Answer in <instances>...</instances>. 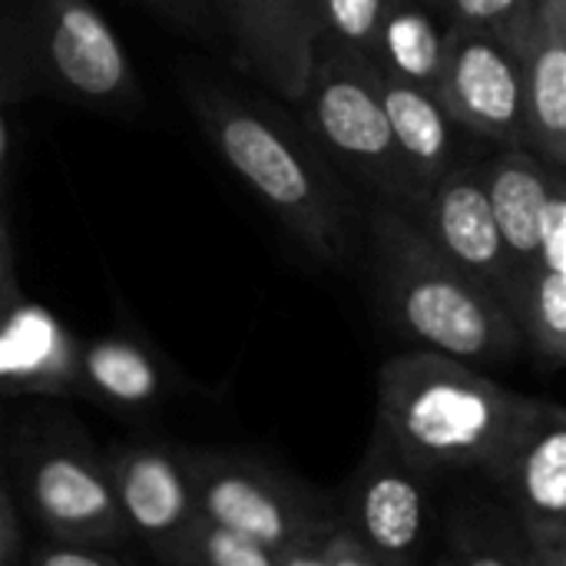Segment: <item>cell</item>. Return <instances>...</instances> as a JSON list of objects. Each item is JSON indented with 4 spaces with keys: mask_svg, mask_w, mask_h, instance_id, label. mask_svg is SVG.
<instances>
[{
    "mask_svg": "<svg viewBox=\"0 0 566 566\" xmlns=\"http://www.w3.org/2000/svg\"><path fill=\"white\" fill-rule=\"evenodd\" d=\"M206 139L255 199L325 265L352 249V202L332 163L272 106L235 96L202 76L182 80Z\"/></svg>",
    "mask_w": 566,
    "mask_h": 566,
    "instance_id": "6da1fadb",
    "label": "cell"
},
{
    "mask_svg": "<svg viewBox=\"0 0 566 566\" xmlns=\"http://www.w3.org/2000/svg\"><path fill=\"white\" fill-rule=\"evenodd\" d=\"M527 395H514L478 368L418 348L378 371V428L395 454L424 474H478L491 468Z\"/></svg>",
    "mask_w": 566,
    "mask_h": 566,
    "instance_id": "7a4b0ae2",
    "label": "cell"
},
{
    "mask_svg": "<svg viewBox=\"0 0 566 566\" xmlns=\"http://www.w3.org/2000/svg\"><path fill=\"white\" fill-rule=\"evenodd\" d=\"M368 235L381 305L405 338L464 365H504L521 355L514 315L448 262L411 216L378 202Z\"/></svg>",
    "mask_w": 566,
    "mask_h": 566,
    "instance_id": "3957f363",
    "label": "cell"
},
{
    "mask_svg": "<svg viewBox=\"0 0 566 566\" xmlns=\"http://www.w3.org/2000/svg\"><path fill=\"white\" fill-rule=\"evenodd\" d=\"M0 90L123 106L136 96V76L119 36L93 3L0 0Z\"/></svg>",
    "mask_w": 566,
    "mask_h": 566,
    "instance_id": "277c9868",
    "label": "cell"
},
{
    "mask_svg": "<svg viewBox=\"0 0 566 566\" xmlns=\"http://www.w3.org/2000/svg\"><path fill=\"white\" fill-rule=\"evenodd\" d=\"M298 103L312 136L338 169L375 189L385 206L405 216L418 209L424 189L395 146L378 93V70L365 53L322 33Z\"/></svg>",
    "mask_w": 566,
    "mask_h": 566,
    "instance_id": "5b68a950",
    "label": "cell"
},
{
    "mask_svg": "<svg viewBox=\"0 0 566 566\" xmlns=\"http://www.w3.org/2000/svg\"><path fill=\"white\" fill-rule=\"evenodd\" d=\"M199 517L269 554L315 547L338 527V507L285 471L232 451H182Z\"/></svg>",
    "mask_w": 566,
    "mask_h": 566,
    "instance_id": "8992f818",
    "label": "cell"
},
{
    "mask_svg": "<svg viewBox=\"0 0 566 566\" xmlns=\"http://www.w3.org/2000/svg\"><path fill=\"white\" fill-rule=\"evenodd\" d=\"M20 484L33 517L56 544L99 551L129 537L103 458L76 434L33 444L20 461Z\"/></svg>",
    "mask_w": 566,
    "mask_h": 566,
    "instance_id": "52a82bcc",
    "label": "cell"
},
{
    "mask_svg": "<svg viewBox=\"0 0 566 566\" xmlns=\"http://www.w3.org/2000/svg\"><path fill=\"white\" fill-rule=\"evenodd\" d=\"M488 488L527 544L566 537V411L527 398L517 424L484 471Z\"/></svg>",
    "mask_w": 566,
    "mask_h": 566,
    "instance_id": "ba28073f",
    "label": "cell"
},
{
    "mask_svg": "<svg viewBox=\"0 0 566 566\" xmlns=\"http://www.w3.org/2000/svg\"><path fill=\"white\" fill-rule=\"evenodd\" d=\"M428 484L375 434L338 507V524L385 566H421L431 527Z\"/></svg>",
    "mask_w": 566,
    "mask_h": 566,
    "instance_id": "9c48e42d",
    "label": "cell"
},
{
    "mask_svg": "<svg viewBox=\"0 0 566 566\" xmlns=\"http://www.w3.org/2000/svg\"><path fill=\"white\" fill-rule=\"evenodd\" d=\"M438 99L454 126L527 149L521 53L504 46L497 36L448 27Z\"/></svg>",
    "mask_w": 566,
    "mask_h": 566,
    "instance_id": "30bf717a",
    "label": "cell"
},
{
    "mask_svg": "<svg viewBox=\"0 0 566 566\" xmlns=\"http://www.w3.org/2000/svg\"><path fill=\"white\" fill-rule=\"evenodd\" d=\"M411 222L468 279L488 289L511 315L521 295V272L511 262L484 192V172L454 163L418 202Z\"/></svg>",
    "mask_w": 566,
    "mask_h": 566,
    "instance_id": "8fae6325",
    "label": "cell"
},
{
    "mask_svg": "<svg viewBox=\"0 0 566 566\" xmlns=\"http://www.w3.org/2000/svg\"><path fill=\"white\" fill-rule=\"evenodd\" d=\"M235 63L285 103H298L322 40L318 0H209Z\"/></svg>",
    "mask_w": 566,
    "mask_h": 566,
    "instance_id": "7c38bea8",
    "label": "cell"
},
{
    "mask_svg": "<svg viewBox=\"0 0 566 566\" xmlns=\"http://www.w3.org/2000/svg\"><path fill=\"white\" fill-rule=\"evenodd\" d=\"M126 531L136 534L159 564L172 557L199 521L182 451L129 444L103 458Z\"/></svg>",
    "mask_w": 566,
    "mask_h": 566,
    "instance_id": "4fadbf2b",
    "label": "cell"
},
{
    "mask_svg": "<svg viewBox=\"0 0 566 566\" xmlns=\"http://www.w3.org/2000/svg\"><path fill=\"white\" fill-rule=\"evenodd\" d=\"M76 355L80 345L70 328L10 279L0 289V395H76Z\"/></svg>",
    "mask_w": 566,
    "mask_h": 566,
    "instance_id": "5bb4252c",
    "label": "cell"
},
{
    "mask_svg": "<svg viewBox=\"0 0 566 566\" xmlns=\"http://www.w3.org/2000/svg\"><path fill=\"white\" fill-rule=\"evenodd\" d=\"M527 149L551 169L566 163V0H541L521 50Z\"/></svg>",
    "mask_w": 566,
    "mask_h": 566,
    "instance_id": "9a60e30c",
    "label": "cell"
},
{
    "mask_svg": "<svg viewBox=\"0 0 566 566\" xmlns=\"http://www.w3.org/2000/svg\"><path fill=\"white\" fill-rule=\"evenodd\" d=\"M484 172V192L491 202L494 226L501 232V242L517 265L521 279L524 269L534 265L537 259V229H541V212L547 202V189L554 172L544 166L534 153L504 146V153L481 169Z\"/></svg>",
    "mask_w": 566,
    "mask_h": 566,
    "instance_id": "2e32d148",
    "label": "cell"
},
{
    "mask_svg": "<svg viewBox=\"0 0 566 566\" xmlns=\"http://www.w3.org/2000/svg\"><path fill=\"white\" fill-rule=\"evenodd\" d=\"M163 391L166 371L143 342L129 335H106L80 345L76 395L93 398L106 411L143 415L159 405Z\"/></svg>",
    "mask_w": 566,
    "mask_h": 566,
    "instance_id": "e0dca14e",
    "label": "cell"
},
{
    "mask_svg": "<svg viewBox=\"0 0 566 566\" xmlns=\"http://www.w3.org/2000/svg\"><path fill=\"white\" fill-rule=\"evenodd\" d=\"M378 93L395 146L408 163L411 176L418 179V186L428 192L454 163H461L454 143V119L444 113L434 93L401 83L381 70H378Z\"/></svg>",
    "mask_w": 566,
    "mask_h": 566,
    "instance_id": "ac0fdd59",
    "label": "cell"
},
{
    "mask_svg": "<svg viewBox=\"0 0 566 566\" xmlns=\"http://www.w3.org/2000/svg\"><path fill=\"white\" fill-rule=\"evenodd\" d=\"M444 43L448 30L438 27L434 13L421 0H391L368 60L375 70L438 96Z\"/></svg>",
    "mask_w": 566,
    "mask_h": 566,
    "instance_id": "d6986e66",
    "label": "cell"
},
{
    "mask_svg": "<svg viewBox=\"0 0 566 566\" xmlns=\"http://www.w3.org/2000/svg\"><path fill=\"white\" fill-rule=\"evenodd\" d=\"M514 322L534 361L544 371H560L566 361V272L537 262L524 269Z\"/></svg>",
    "mask_w": 566,
    "mask_h": 566,
    "instance_id": "ffe728a7",
    "label": "cell"
},
{
    "mask_svg": "<svg viewBox=\"0 0 566 566\" xmlns=\"http://www.w3.org/2000/svg\"><path fill=\"white\" fill-rule=\"evenodd\" d=\"M444 527L454 566H524V534L504 507L458 501Z\"/></svg>",
    "mask_w": 566,
    "mask_h": 566,
    "instance_id": "44dd1931",
    "label": "cell"
},
{
    "mask_svg": "<svg viewBox=\"0 0 566 566\" xmlns=\"http://www.w3.org/2000/svg\"><path fill=\"white\" fill-rule=\"evenodd\" d=\"M541 0H444L451 27L497 36L514 53L524 50Z\"/></svg>",
    "mask_w": 566,
    "mask_h": 566,
    "instance_id": "7402d4cb",
    "label": "cell"
},
{
    "mask_svg": "<svg viewBox=\"0 0 566 566\" xmlns=\"http://www.w3.org/2000/svg\"><path fill=\"white\" fill-rule=\"evenodd\" d=\"M163 566H275V554L199 517Z\"/></svg>",
    "mask_w": 566,
    "mask_h": 566,
    "instance_id": "603a6c76",
    "label": "cell"
},
{
    "mask_svg": "<svg viewBox=\"0 0 566 566\" xmlns=\"http://www.w3.org/2000/svg\"><path fill=\"white\" fill-rule=\"evenodd\" d=\"M391 0H318L325 36L371 56L378 27L388 13Z\"/></svg>",
    "mask_w": 566,
    "mask_h": 566,
    "instance_id": "cb8c5ba5",
    "label": "cell"
},
{
    "mask_svg": "<svg viewBox=\"0 0 566 566\" xmlns=\"http://www.w3.org/2000/svg\"><path fill=\"white\" fill-rule=\"evenodd\" d=\"M537 265L566 272V182L564 172H554L547 202L541 212V229H537Z\"/></svg>",
    "mask_w": 566,
    "mask_h": 566,
    "instance_id": "d4e9b609",
    "label": "cell"
},
{
    "mask_svg": "<svg viewBox=\"0 0 566 566\" xmlns=\"http://www.w3.org/2000/svg\"><path fill=\"white\" fill-rule=\"evenodd\" d=\"M143 3L153 7L166 23H172L199 40H212L219 30L209 0H143Z\"/></svg>",
    "mask_w": 566,
    "mask_h": 566,
    "instance_id": "484cf974",
    "label": "cell"
},
{
    "mask_svg": "<svg viewBox=\"0 0 566 566\" xmlns=\"http://www.w3.org/2000/svg\"><path fill=\"white\" fill-rule=\"evenodd\" d=\"M322 554L328 566H385L375 554H368L342 524L322 541Z\"/></svg>",
    "mask_w": 566,
    "mask_h": 566,
    "instance_id": "4316f807",
    "label": "cell"
},
{
    "mask_svg": "<svg viewBox=\"0 0 566 566\" xmlns=\"http://www.w3.org/2000/svg\"><path fill=\"white\" fill-rule=\"evenodd\" d=\"M30 566H123L116 560H109L106 554L93 551V547H73V544H50V547H40Z\"/></svg>",
    "mask_w": 566,
    "mask_h": 566,
    "instance_id": "83f0119b",
    "label": "cell"
},
{
    "mask_svg": "<svg viewBox=\"0 0 566 566\" xmlns=\"http://www.w3.org/2000/svg\"><path fill=\"white\" fill-rule=\"evenodd\" d=\"M17 551H20V524L7 488L0 484V566H13Z\"/></svg>",
    "mask_w": 566,
    "mask_h": 566,
    "instance_id": "f1b7e54d",
    "label": "cell"
},
{
    "mask_svg": "<svg viewBox=\"0 0 566 566\" xmlns=\"http://www.w3.org/2000/svg\"><path fill=\"white\" fill-rule=\"evenodd\" d=\"M524 566H566V537L541 544L524 541Z\"/></svg>",
    "mask_w": 566,
    "mask_h": 566,
    "instance_id": "f546056e",
    "label": "cell"
},
{
    "mask_svg": "<svg viewBox=\"0 0 566 566\" xmlns=\"http://www.w3.org/2000/svg\"><path fill=\"white\" fill-rule=\"evenodd\" d=\"M275 566H328V564H325L322 544H315V547H295V551L275 554Z\"/></svg>",
    "mask_w": 566,
    "mask_h": 566,
    "instance_id": "4dcf8cb0",
    "label": "cell"
},
{
    "mask_svg": "<svg viewBox=\"0 0 566 566\" xmlns=\"http://www.w3.org/2000/svg\"><path fill=\"white\" fill-rule=\"evenodd\" d=\"M13 279V265H10V239H7V226L0 216V289Z\"/></svg>",
    "mask_w": 566,
    "mask_h": 566,
    "instance_id": "1f68e13d",
    "label": "cell"
},
{
    "mask_svg": "<svg viewBox=\"0 0 566 566\" xmlns=\"http://www.w3.org/2000/svg\"><path fill=\"white\" fill-rule=\"evenodd\" d=\"M3 153H7V139H3V123H0V163H3Z\"/></svg>",
    "mask_w": 566,
    "mask_h": 566,
    "instance_id": "d6a6232c",
    "label": "cell"
},
{
    "mask_svg": "<svg viewBox=\"0 0 566 566\" xmlns=\"http://www.w3.org/2000/svg\"><path fill=\"white\" fill-rule=\"evenodd\" d=\"M421 3H424L428 10H441V0H421Z\"/></svg>",
    "mask_w": 566,
    "mask_h": 566,
    "instance_id": "836d02e7",
    "label": "cell"
},
{
    "mask_svg": "<svg viewBox=\"0 0 566 566\" xmlns=\"http://www.w3.org/2000/svg\"><path fill=\"white\" fill-rule=\"evenodd\" d=\"M434 566H454V564H451V557H448V554H441V557L434 560Z\"/></svg>",
    "mask_w": 566,
    "mask_h": 566,
    "instance_id": "e575fe53",
    "label": "cell"
},
{
    "mask_svg": "<svg viewBox=\"0 0 566 566\" xmlns=\"http://www.w3.org/2000/svg\"><path fill=\"white\" fill-rule=\"evenodd\" d=\"M441 10H444V0H441Z\"/></svg>",
    "mask_w": 566,
    "mask_h": 566,
    "instance_id": "d590c367",
    "label": "cell"
}]
</instances>
